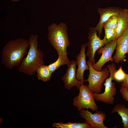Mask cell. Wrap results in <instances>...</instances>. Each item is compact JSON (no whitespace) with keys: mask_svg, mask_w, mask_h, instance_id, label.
<instances>
[{"mask_svg":"<svg viewBox=\"0 0 128 128\" xmlns=\"http://www.w3.org/2000/svg\"><path fill=\"white\" fill-rule=\"evenodd\" d=\"M29 47V40L25 38H20L9 41L1 52V63L9 70L18 67L27 54Z\"/></svg>","mask_w":128,"mask_h":128,"instance_id":"6da1fadb","label":"cell"},{"mask_svg":"<svg viewBox=\"0 0 128 128\" xmlns=\"http://www.w3.org/2000/svg\"><path fill=\"white\" fill-rule=\"evenodd\" d=\"M38 37L37 34L30 35L28 40L29 47L27 56L18 67L19 72L28 76L33 75L37 68L44 64L43 53L40 49L38 48Z\"/></svg>","mask_w":128,"mask_h":128,"instance_id":"7a4b0ae2","label":"cell"},{"mask_svg":"<svg viewBox=\"0 0 128 128\" xmlns=\"http://www.w3.org/2000/svg\"><path fill=\"white\" fill-rule=\"evenodd\" d=\"M66 24L63 23L58 25L52 23L47 28L49 41L56 51L58 56L64 59L68 58L66 49L70 44Z\"/></svg>","mask_w":128,"mask_h":128,"instance_id":"3957f363","label":"cell"},{"mask_svg":"<svg viewBox=\"0 0 128 128\" xmlns=\"http://www.w3.org/2000/svg\"><path fill=\"white\" fill-rule=\"evenodd\" d=\"M110 71V76L107 78L103 84L105 87L104 92L101 93H93L95 99L96 101H99L108 104H113L114 102V96L116 93L115 85L114 82H112L114 80V73L116 70V66L114 63L109 64L106 66Z\"/></svg>","mask_w":128,"mask_h":128,"instance_id":"277c9868","label":"cell"},{"mask_svg":"<svg viewBox=\"0 0 128 128\" xmlns=\"http://www.w3.org/2000/svg\"><path fill=\"white\" fill-rule=\"evenodd\" d=\"M79 90L78 95L73 99V103L78 110L80 111L85 109H91L93 111L97 110L98 107L93 93L89 89L88 85L82 84Z\"/></svg>","mask_w":128,"mask_h":128,"instance_id":"5b68a950","label":"cell"},{"mask_svg":"<svg viewBox=\"0 0 128 128\" xmlns=\"http://www.w3.org/2000/svg\"><path fill=\"white\" fill-rule=\"evenodd\" d=\"M87 63L89 66V73L88 77L85 81L88 82V87L92 92L100 93L103 83L110 75V71L106 68L101 71H97L93 69L91 63L88 60Z\"/></svg>","mask_w":128,"mask_h":128,"instance_id":"8992f818","label":"cell"},{"mask_svg":"<svg viewBox=\"0 0 128 128\" xmlns=\"http://www.w3.org/2000/svg\"><path fill=\"white\" fill-rule=\"evenodd\" d=\"M97 32L95 27L89 28L88 36L89 40L86 44L88 47L86 55L88 57V61L92 65L96 63L95 56L96 52L100 48L105 46L103 40L97 36Z\"/></svg>","mask_w":128,"mask_h":128,"instance_id":"52a82bcc","label":"cell"},{"mask_svg":"<svg viewBox=\"0 0 128 128\" xmlns=\"http://www.w3.org/2000/svg\"><path fill=\"white\" fill-rule=\"evenodd\" d=\"M118 38H116L108 44L99 48L97 51V54H102L100 59L95 64L92 65V67L95 70L101 71L104 65L107 62L114 61L112 57V54L116 49Z\"/></svg>","mask_w":128,"mask_h":128,"instance_id":"ba28073f","label":"cell"},{"mask_svg":"<svg viewBox=\"0 0 128 128\" xmlns=\"http://www.w3.org/2000/svg\"><path fill=\"white\" fill-rule=\"evenodd\" d=\"M79 114L92 128H109L104 124V121L106 118V114L101 111L96 110L92 114L87 109H83L80 111Z\"/></svg>","mask_w":128,"mask_h":128,"instance_id":"9c48e42d","label":"cell"},{"mask_svg":"<svg viewBox=\"0 0 128 128\" xmlns=\"http://www.w3.org/2000/svg\"><path fill=\"white\" fill-rule=\"evenodd\" d=\"M68 68L66 73L61 78L63 82L65 87L68 90H70L74 86H76L79 90L82 84L76 77V61L73 60L67 64Z\"/></svg>","mask_w":128,"mask_h":128,"instance_id":"30bf717a","label":"cell"},{"mask_svg":"<svg viewBox=\"0 0 128 128\" xmlns=\"http://www.w3.org/2000/svg\"><path fill=\"white\" fill-rule=\"evenodd\" d=\"M116 52L113 57L115 63L125 61V55L128 54V27L122 35L118 38Z\"/></svg>","mask_w":128,"mask_h":128,"instance_id":"8fae6325","label":"cell"},{"mask_svg":"<svg viewBox=\"0 0 128 128\" xmlns=\"http://www.w3.org/2000/svg\"><path fill=\"white\" fill-rule=\"evenodd\" d=\"M123 9L116 7H109L106 8H98L97 9L100 16L99 22L96 26V29L98 33L99 37H100L102 34L104 23L112 15L119 14Z\"/></svg>","mask_w":128,"mask_h":128,"instance_id":"7c38bea8","label":"cell"},{"mask_svg":"<svg viewBox=\"0 0 128 128\" xmlns=\"http://www.w3.org/2000/svg\"><path fill=\"white\" fill-rule=\"evenodd\" d=\"M86 46L85 44L81 45L80 50L78 55L76 57L77 65L78 68L76 72V77L82 83L85 81L83 78L84 72L89 70V67L86 61L85 50Z\"/></svg>","mask_w":128,"mask_h":128,"instance_id":"4fadbf2b","label":"cell"},{"mask_svg":"<svg viewBox=\"0 0 128 128\" xmlns=\"http://www.w3.org/2000/svg\"><path fill=\"white\" fill-rule=\"evenodd\" d=\"M128 9L126 8L122 9L119 12L117 27L115 29L117 38L120 36L128 27Z\"/></svg>","mask_w":128,"mask_h":128,"instance_id":"5bb4252c","label":"cell"},{"mask_svg":"<svg viewBox=\"0 0 128 128\" xmlns=\"http://www.w3.org/2000/svg\"><path fill=\"white\" fill-rule=\"evenodd\" d=\"M112 112H117L121 117L123 128H128V105L126 107L124 104H117L112 109Z\"/></svg>","mask_w":128,"mask_h":128,"instance_id":"9a60e30c","label":"cell"},{"mask_svg":"<svg viewBox=\"0 0 128 128\" xmlns=\"http://www.w3.org/2000/svg\"><path fill=\"white\" fill-rule=\"evenodd\" d=\"M52 126L57 128H92L86 122L84 123H72L69 122L66 123L62 122L54 123L52 124Z\"/></svg>","mask_w":128,"mask_h":128,"instance_id":"2e32d148","label":"cell"},{"mask_svg":"<svg viewBox=\"0 0 128 128\" xmlns=\"http://www.w3.org/2000/svg\"><path fill=\"white\" fill-rule=\"evenodd\" d=\"M38 80L44 82L49 81L51 78L52 73L49 70L48 65L42 64L39 66L36 71Z\"/></svg>","mask_w":128,"mask_h":128,"instance_id":"e0dca14e","label":"cell"},{"mask_svg":"<svg viewBox=\"0 0 128 128\" xmlns=\"http://www.w3.org/2000/svg\"><path fill=\"white\" fill-rule=\"evenodd\" d=\"M105 31V36L103 39L105 46L116 38L115 29L104 27Z\"/></svg>","mask_w":128,"mask_h":128,"instance_id":"ac0fdd59","label":"cell"},{"mask_svg":"<svg viewBox=\"0 0 128 128\" xmlns=\"http://www.w3.org/2000/svg\"><path fill=\"white\" fill-rule=\"evenodd\" d=\"M69 61L68 58L64 59L61 56H58L57 60L55 61L50 64L48 66L49 70L52 73L60 66L65 64H67Z\"/></svg>","mask_w":128,"mask_h":128,"instance_id":"d6986e66","label":"cell"},{"mask_svg":"<svg viewBox=\"0 0 128 128\" xmlns=\"http://www.w3.org/2000/svg\"><path fill=\"white\" fill-rule=\"evenodd\" d=\"M119 13L110 16L104 23L103 28L106 27L116 29L117 24Z\"/></svg>","mask_w":128,"mask_h":128,"instance_id":"ffe728a7","label":"cell"},{"mask_svg":"<svg viewBox=\"0 0 128 128\" xmlns=\"http://www.w3.org/2000/svg\"><path fill=\"white\" fill-rule=\"evenodd\" d=\"M126 73L123 70L122 66L117 70H116L114 73V80L119 82H122L125 78Z\"/></svg>","mask_w":128,"mask_h":128,"instance_id":"44dd1931","label":"cell"},{"mask_svg":"<svg viewBox=\"0 0 128 128\" xmlns=\"http://www.w3.org/2000/svg\"><path fill=\"white\" fill-rule=\"evenodd\" d=\"M119 91L122 98L126 101L128 102V91L127 87L121 86Z\"/></svg>","mask_w":128,"mask_h":128,"instance_id":"7402d4cb","label":"cell"},{"mask_svg":"<svg viewBox=\"0 0 128 128\" xmlns=\"http://www.w3.org/2000/svg\"><path fill=\"white\" fill-rule=\"evenodd\" d=\"M122 86L128 87V74H126V77L123 81L121 84Z\"/></svg>","mask_w":128,"mask_h":128,"instance_id":"603a6c76","label":"cell"},{"mask_svg":"<svg viewBox=\"0 0 128 128\" xmlns=\"http://www.w3.org/2000/svg\"><path fill=\"white\" fill-rule=\"evenodd\" d=\"M13 2H18L20 1V0H11Z\"/></svg>","mask_w":128,"mask_h":128,"instance_id":"cb8c5ba5","label":"cell"},{"mask_svg":"<svg viewBox=\"0 0 128 128\" xmlns=\"http://www.w3.org/2000/svg\"><path fill=\"white\" fill-rule=\"evenodd\" d=\"M127 20H128V15H127Z\"/></svg>","mask_w":128,"mask_h":128,"instance_id":"d4e9b609","label":"cell"},{"mask_svg":"<svg viewBox=\"0 0 128 128\" xmlns=\"http://www.w3.org/2000/svg\"><path fill=\"white\" fill-rule=\"evenodd\" d=\"M128 91V87L127 88Z\"/></svg>","mask_w":128,"mask_h":128,"instance_id":"484cf974","label":"cell"}]
</instances>
